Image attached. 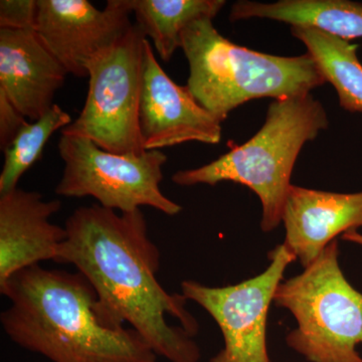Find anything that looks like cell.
<instances>
[{
  "label": "cell",
  "mask_w": 362,
  "mask_h": 362,
  "mask_svg": "<svg viewBox=\"0 0 362 362\" xmlns=\"http://www.w3.org/2000/svg\"><path fill=\"white\" fill-rule=\"evenodd\" d=\"M146 40L133 25L116 44L90 62L84 108L62 135L87 138L112 153H144L139 105Z\"/></svg>",
  "instance_id": "6"
},
{
  "label": "cell",
  "mask_w": 362,
  "mask_h": 362,
  "mask_svg": "<svg viewBox=\"0 0 362 362\" xmlns=\"http://www.w3.org/2000/svg\"><path fill=\"white\" fill-rule=\"evenodd\" d=\"M66 239L54 262L73 265L96 292L97 312L107 325L130 328L169 362H199L192 339L197 319L182 294L158 282L160 252L150 239L141 209L117 214L99 204L81 206L66 221Z\"/></svg>",
  "instance_id": "1"
},
{
  "label": "cell",
  "mask_w": 362,
  "mask_h": 362,
  "mask_svg": "<svg viewBox=\"0 0 362 362\" xmlns=\"http://www.w3.org/2000/svg\"><path fill=\"white\" fill-rule=\"evenodd\" d=\"M129 0H109L99 11L88 0H37L35 30L68 74L88 77L87 66L130 30Z\"/></svg>",
  "instance_id": "9"
},
{
  "label": "cell",
  "mask_w": 362,
  "mask_h": 362,
  "mask_svg": "<svg viewBox=\"0 0 362 362\" xmlns=\"http://www.w3.org/2000/svg\"><path fill=\"white\" fill-rule=\"evenodd\" d=\"M66 75L35 30L0 28V90L25 118L51 110Z\"/></svg>",
  "instance_id": "12"
},
{
  "label": "cell",
  "mask_w": 362,
  "mask_h": 362,
  "mask_svg": "<svg viewBox=\"0 0 362 362\" xmlns=\"http://www.w3.org/2000/svg\"><path fill=\"white\" fill-rule=\"evenodd\" d=\"M180 49L189 66L188 90L221 123L251 100L304 96L326 83L308 52L279 57L252 51L226 40L209 18L183 30Z\"/></svg>",
  "instance_id": "3"
},
{
  "label": "cell",
  "mask_w": 362,
  "mask_h": 362,
  "mask_svg": "<svg viewBox=\"0 0 362 362\" xmlns=\"http://www.w3.org/2000/svg\"><path fill=\"white\" fill-rule=\"evenodd\" d=\"M328 125L327 112L311 94L274 100L265 124L249 141L201 168L177 171L171 180L182 187L230 181L249 187L261 202L262 230L272 232L282 223L300 151Z\"/></svg>",
  "instance_id": "4"
},
{
  "label": "cell",
  "mask_w": 362,
  "mask_h": 362,
  "mask_svg": "<svg viewBox=\"0 0 362 362\" xmlns=\"http://www.w3.org/2000/svg\"><path fill=\"white\" fill-rule=\"evenodd\" d=\"M37 18V0H1L0 28L35 30Z\"/></svg>",
  "instance_id": "18"
},
{
  "label": "cell",
  "mask_w": 362,
  "mask_h": 362,
  "mask_svg": "<svg viewBox=\"0 0 362 362\" xmlns=\"http://www.w3.org/2000/svg\"><path fill=\"white\" fill-rule=\"evenodd\" d=\"M263 273L237 285L209 287L181 283L182 295L201 305L218 323L225 346L209 362H272L267 349V319L278 286L296 257L284 244L269 252Z\"/></svg>",
  "instance_id": "8"
},
{
  "label": "cell",
  "mask_w": 362,
  "mask_h": 362,
  "mask_svg": "<svg viewBox=\"0 0 362 362\" xmlns=\"http://www.w3.org/2000/svg\"><path fill=\"white\" fill-rule=\"evenodd\" d=\"M291 32L307 47L325 82L337 90L340 106L362 113V64L356 45L309 26H292Z\"/></svg>",
  "instance_id": "15"
},
{
  "label": "cell",
  "mask_w": 362,
  "mask_h": 362,
  "mask_svg": "<svg viewBox=\"0 0 362 362\" xmlns=\"http://www.w3.org/2000/svg\"><path fill=\"white\" fill-rule=\"evenodd\" d=\"M342 240L362 246V233L357 230H349V232L343 233Z\"/></svg>",
  "instance_id": "20"
},
{
  "label": "cell",
  "mask_w": 362,
  "mask_h": 362,
  "mask_svg": "<svg viewBox=\"0 0 362 362\" xmlns=\"http://www.w3.org/2000/svg\"><path fill=\"white\" fill-rule=\"evenodd\" d=\"M255 18L315 28L346 40L362 37V4L349 0H280L273 4L242 0L233 4V23Z\"/></svg>",
  "instance_id": "14"
},
{
  "label": "cell",
  "mask_w": 362,
  "mask_h": 362,
  "mask_svg": "<svg viewBox=\"0 0 362 362\" xmlns=\"http://www.w3.org/2000/svg\"><path fill=\"white\" fill-rule=\"evenodd\" d=\"M62 209L23 188L0 194V285L23 269L54 261L66 239L65 228L49 221Z\"/></svg>",
  "instance_id": "11"
},
{
  "label": "cell",
  "mask_w": 362,
  "mask_h": 362,
  "mask_svg": "<svg viewBox=\"0 0 362 362\" xmlns=\"http://www.w3.org/2000/svg\"><path fill=\"white\" fill-rule=\"evenodd\" d=\"M139 130L145 151L187 142L216 144L221 122L192 96L187 86L176 84L161 68L148 40L144 45Z\"/></svg>",
  "instance_id": "10"
},
{
  "label": "cell",
  "mask_w": 362,
  "mask_h": 362,
  "mask_svg": "<svg viewBox=\"0 0 362 362\" xmlns=\"http://www.w3.org/2000/svg\"><path fill=\"white\" fill-rule=\"evenodd\" d=\"M59 153L65 163L56 187L61 197H92L105 209L132 213L150 206L176 216L182 206L162 194V168L168 156L161 150L140 156L117 154L98 147L87 138L61 135Z\"/></svg>",
  "instance_id": "7"
},
{
  "label": "cell",
  "mask_w": 362,
  "mask_h": 362,
  "mask_svg": "<svg viewBox=\"0 0 362 362\" xmlns=\"http://www.w3.org/2000/svg\"><path fill=\"white\" fill-rule=\"evenodd\" d=\"M73 123L71 117L59 105L35 120L26 123L4 150V164L0 173V194L18 187V181L40 156L49 137L59 129Z\"/></svg>",
  "instance_id": "17"
},
{
  "label": "cell",
  "mask_w": 362,
  "mask_h": 362,
  "mask_svg": "<svg viewBox=\"0 0 362 362\" xmlns=\"http://www.w3.org/2000/svg\"><path fill=\"white\" fill-rule=\"evenodd\" d=\"M135 25L154 42L157 54L169 62L181 47V33L190 23L214 20L225 0H129Z\"/></svg>",
  "instance_id": "16"
},
{
  "label": "cell",
  "mask_w": 362,
  "mask_h": 362,
  "mask_svg": "<svg viewBox=\"0 0 362 362\" xmlns=\"http://www.w3.org/2000/svg\"><path fill=\"white\" fill-rule=\"evenodd\" d=\"M338 240L331 242L303 273L283 280L274 303L297 321L288 346L310 362H362V293L340 268Z\"/></svg>",
  "instance_id": "5"
},
{
  "label": "cell",
  "mask_w": 362,
  "mask_h": 362,
  "mask_svg": "<svg viewBox=\"0 0 362 362\" xmlns=\"http://www.w3.org/2000/svg\"><path fill=\"white\" fill-rule=\"evenodd\" d=\"M11 302L0 322L11 341L52 362H156V352L132 328L107 325L97 294L80 272L40 265L0 285Z\"/></svg>",
  "instance_id": "2"
},
{
  "label": "cell",
  "mask_w": 362,
  "mask_h": 362,
  "mask_svg": "<svg viewBox=\"0 0 362 362\" xmlns=\"http://www.w3.org/2000/svg\"><path fill=\"white\" fill-rule=\"evenodd\" d=\"M28 123L8 98L0 90V148L4 151L13 141L21 128Z\"/></svg>",
  "instance_id": "19"
},
{
  "label": "cell",
  "mask_w": 362,
  "mask_h": 362,
  "mask_svg": "<svg viewBox=\"0 0 362 362\" xmlns=\"http://www.w3.org/2000/svg\"><path fill=\"white\" fill-rule=\"evenodd\" d=\"M282 223L283 244L307 268L338 235L362 228V192L337 194L292 185Z\"/></svg>",
  "instance_id": "13"
}]
</instances>
